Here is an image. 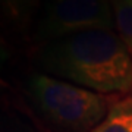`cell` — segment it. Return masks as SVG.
<instances>
[{"label":"cell","mask_w":132,"mask_h":132,"mask_svg":"<svg viewBox=\"0 0 132 132\" xmlns=\"http://www.w3.org/2000/svg\"><path fill=\"white\" fill-rule=\"evenodd\" d=\"M37 62L50 76L100 94L132 91V56L112 29H90L44 43Z\"/></svg>","instance_id":"6da1fadb"},{"label":"cell","mask_w":132,"mask_h":132,"mask_svg":"<svg viewBox=\"0 0 132 132\" xmlns=\"http://www.w3.org/2000/svg\"><path fill=\"white\" fill-rule=\"evenodd\" d=\"M29 90L37 109L60 132H91L112 104L104 94L44 73L31 78Z\"/></svg>","instance_id":"7a4b0ae2"},{"label":"cell","mask_w":132,"mask_h":132,"mask_svg":"<svg viewBox=\"0 0 132 132\" xmlns=\"http://www.w3.org/2000/svg\"><path fill=\"white\" fill-rule=\"evenodd\" d=\"M113 27L110 0H46L35 38L48 43L82 31Z\"/></svg>","instance_id":"3957f363"},{"label":"cell","mask_w":132,"mask_h":132,"mask_svg":"<svg viewBox=\"0 0 132 132\" xmlns=\"http://www.w3.org/2000/svg\"><path fill=\"white\" fill-rule=\"evenodd\" d=\"M91 132H132V94L114 100L106 118Z\"/></svg>","instance_id":"277c9868"},{"label":"cell","mask_w":132,"mask_h":132,"mask_svg":"<svg viewBox=\"0 0 132 132\" xmlns=\"http://www.w3.org/2000/svg\"><path fill=\"white\" fill-rule=\"evenodd\" d=\"M118 35L132 56V0H110Z\"/></svg>","instance_id":"5b68a950"},{"label":"cell","mask_w":132,"mask_h":132,"mask_svg":"<svg viewBox=\"0 0 132 132\" xmlns=\"http://www.w3.org/2000/svg\"><path fill=\"white\" fill-rule=\"evenodd\" d=\"M40 6V0H2L3 13L21 28L31 22Z\"/></svg>","instance_id":"8992f818"},{"label":"cell","mask_w":132,"mask_h":132,"mask_svg":"<svg viewBox=\"0 0 132 132\" xmlns=\"http://www.w3.org/2000/svg\"><path fill=\"white\" fill-rule=\"evenodd\" d=\"M2 132H34L32 128L22 122L19 118H9L3 120V131Z\"/></svg>","instance_id":"52a82bcc"}]
</instances>
